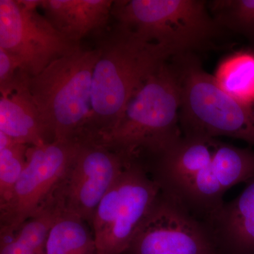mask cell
<instances>
[{"instance_id":"cell-3","label":"cell","mask_w":254,"mask_h":254,"mask_svg":"<svg viewBox=\"0 0 254 254\" xmlns=\"http://www.w3.org/2000/svg\"><path fill=\"white\" fill-rule=\"evenodd\" d=\"M99 50L78 48L28 78V88L52 141L83 138L91 113L92 78Z\"/></svg>"},{"instance_id":"cell-9","label":"cell","mask_w":254,"mask_h":254,"mask_svg":"<svg viewBox=\"0 0 254 254\" xmlns=\"http://www.w3.org/2000/svg\"><path fill=\"white\" fill-rule=\"evenodd\" d=\"M254 178V151L220 141L213 158L190 175L160 189L205 223L225 203L232 187Z\"/></svg>"},{"instance_id":"cell-16","label":"cell","mask_w":254,"mask_h":254,"mask_svg":"<svg viewBox=\"0 0 254 254\" xmlns=\"http://www.w3.org/2000/svg\"><path fill=\"white\" fill-rule=\"evenodd\" d=\"M87 223L64 210L50 230L45 254H97L94 235Z\"/></svg>"},{"instance_id":"cell-2","label":"cell","mask_w":254,"mask_h":254,"mask_svg":"<svg viewBox=\"0 0 254 254\" xmlns=\"http://www.w3.org/2000/svg\"><path fill=\"white\" fill-rule=\"evenodd\" d=\"M182 97L178 65L165 62L135 92L116 125L96 141L127 161L144 165L183 136Z\"/></svg>"},{"instance_id":"cell-20","label":"cell","mask_w":254,"mask_h":254,"mask_svg":"<svg viewBox=\"0 0 254 254\" xmlns=\"http://www.w3.org/2000/svg\"><path fill=\"white\" fill-rule=\"evenodd\" d=\"M20 70L18 62L12 55L0 48V93H9L17 81Z\"/></svg>"},{"instance_id":"cell-17","label":"cell","mask_w":254,"mask_h":254,"mask_svg":"<svg viewBox=\"0 0 254 254\" xmlns=\"http://www.w3.org/2000/svg\"><path fill=\"white\" fill-rule=\"evenodd\" d=\"M64 210L63 200L55 192L33 216L23 222L13 237L36 254H45L50 230Z\"/></svg>"},{"instance_id":"cell-10","label":"cell","mask_w":254,"mask_h":254,"mask_svg":"<svg viewBox=\"0 0 254 254\" xmlns=\"http://www.w3.org/2000/svg\"><path fill=\"white\" fill-rule=\"evenodd\" d=\"M126 254H218L206 225L161 190Z\"/></svg>"},{"instance_id":"cell-1","label":"cell","mask_w":254,"mask_h":254,"mask_svg":"<svg viewBox=\"0 0 254 254\" xmlns=\"http://www.w3.org/2000/svg\"><path fill=\"white\" fill-rule=\"evenodd\" d=\"M92 78L91 113L85 138L99 140L118 123L142 83L175 55L117 23L100 41Z\"/></svg>"},{"instance_id":"cell-13","label":"cell","mask_w":254,"mask_h":254,"mask_svg":"<svg viewBox=\"0 0 254 254\" xmlns=\"http://www.w3.org/2000/svg\"><path fill=\"white\" fill-rule=\"evenodd\" d=\"M27 75L20 71L9 93L0 98V132L14 141L31 146L52 142L28 88Z\"/></svg>"},{"instance_id":"cell-11","label":"cell","mask_w":254,"mask_h":254,"mask_svg":"<svg viewBox=\"0 0 254 254\" xmlns=\"http://www.w3.org/2000/svg\"><path fill=\"white\" fill-rule=\"evenodd\" d=\"M128 162L96 140L83 138L77 154L56 193L64 209L91 226L98 205Z\"/></svg>"},{"instance_id":"cell-14","label":"cell","mask_w":254,"mask_h":254,"mask_svg":"<svg viewBox=\"0 0 254 254\" xmlns=\"http://www.w3.org/2000/svg\"><path fill=\"white\" fill-rule=\"evenodd\" d=\"M110 0H41L45 16L53 26L73 43L106 26L112 14Z\"/></svg>"},{"instance_id":"cell-21","label":"cell","mask_w":254,"mask_h":254,"mask_svg":"<svg viewBox=\"0 0 254 254\" xmlns=\"http://www.w3.org/2000/svg\"><path fill=\"white\" fill-rule=\"evenodd\" d=\"M0 254H36L14 237H1Z\"/></svg>"},{"instance_id":"cell-8","label":"cell","mask_w":254,"mask_h":254,"mask_svg":"<svg viewBox=\"0 0 254 254\" xmlns=\"http://www.w3.org/2000/svg\"><path fill=\"white\" fill-rule=\"evenodd\" d=\"M80 141L28 148L27 163L1 212V237H11L54 195L77 154Z\"/></svg>"},{"instance_id":"cell-19","label":"cell","mask_w":254,"mask_h":254,"mask_svg":"<svg viewBox=\"0 0 254 254\" xmlns=\"http://www.w3.org/2000/svg\"><path fill=\"white\" fill-rule=\"evenodd\" d=\"M210 9L219 26L254 41V0H216L210 3Z\"/></svg>"},{"instance_id":"cell-6","label":"cell","mask_w":254,"mask_h":254,"mask_svg":"<svg viewBox=\"0 0 254 254\" xmlns=\"http://www.w3.org/2000/svg\"><path fill=\"white\" fill-rule=\"evenodd\" d=\"M160 190L141 163H127L92 220L97 254H126Z\"/></svg>"},{"instance_id":"cell-7","label":"cell","mask_w":254,"mask_h":254,"mask_svg":"<svg viewBox=\"0 0 254 254\" xmlns=\"http://www.w3.org/2000/svg\"><path fill=\"white\" fill-rule=\"evenodd\" d=\"M40 4L41 0H0V48L12 55L29 77L81 47L36 11Z\"/></svg>"},{"instance_id":"cell-15","label":"cell","mask_w":254,"mask_h":254,"mask_svg":"<svg viewBox=\"0 0 254 254\" xmlns=\"http://www.w3.org/2000/svg\"><path fill=\"white\" fill-rule=\"evenodd\" d=\"M213 78L227 94L254 103V52L241 50L229 55L219 63Z\"/></svg>"},{"instance_id":"cell-4","label":"cell","mask_w":254,"mask_h":254,"mask_svg":"<svg viewBox=\"0 0 254 254\" xmlns=\"http://www.w3.org/2000/svg\"><path fill=\"white\" fill-rule=\"evenodd\" d=\"M180 125L183 136L230 137L254 145V103L235 99L191 58H182Z\"/></svg>"},{"instance_id":"cell-18","label":"cell","mask_w":254,"mask_h":254,"mask_svg":"<svg viewBox=\"0 0 254 254\" xmlns=\"http://www.w3.org/2000/svg\"><path fill=\"white\" fill-rule=\"evenodd\" d=\"M28 148L0 132V208L9 201L24 170Z\"/></svg>"},{"instance_id":"cell-12","label":"cell","mask_w":254,"mask_h":254,"mask_svg":"<svg viewBox=\"0 0 254 254\" xmlns=\"http://www.w3.org/2000/svg\"><path fill=\"white\" fill-rule=\"evenodd\" d=\"M216 251L254 254V178L232 201L224 203L205 222Z\"/></svg>"},{"instance_id":"cell-5","label":"cell","mask_w":254,"mask_h":254,"mask_svg":"<svg viewBox=\"0 0 254 254\" xmlns=\"http://www.w3.org/2000/svg\"><path fill=\"white\" fill-rule=\"evenodd\" d=\"M112 16L148 41L174 55L197 49L210 41L219 25L198 0L114 1Z\"/></svg>"}]
</instances>
